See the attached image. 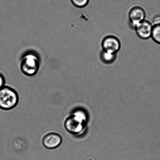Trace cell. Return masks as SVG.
I'll return each instance as SVG.
<instances>
[{"label": "cell", "instance_id": "cell-8", "mask_svg": "<svg viewBox=\"0 0 160 160\" xmlns=\"http://www.w3.org/2000/svg\"><path fill=\"white\" fill-rule=\"evenodd\" d=\"M99 58L102 62L106 65L112 64L116 61L117 54L102 50L99 54Z\"/></svg>", "mask_w": 160, "mask_h": 160}, {"label": "cell", "instance_id": "cell-2", "mask_svg": "<svg viewBox=\"0 0 160 160\" xmlns=\"http://www.w3.org/2000/svg\"><path fill=\"white\" fill-rule=\"evenodd\" d=\"M88 125V119L84 113L77 111L67 118L65 126L66 130L73 135L79 134L83 131Z\"/></svg>", "mask_w": 160, "mask_h": 160}, {"label": "cell", "instance_id": "cell-5", "mask_svg": "<svg viewBox=\"0 0 160 160\" xmlns=\"http://www.w3.org/2000/svg\"><path fill=\"white\" fill-rule=\"evenodd\" d=\"M147 14L145 10L140 6H136L129 11L128 18L129 24L132 29L145 20Z\"/></svg>", "mask_w": 160, "mask_h": 160}, {"label": "cell", "instance_id": "cell-4", "mask_svg": "<svg viewBox=\"0 0 160 160\" xmlns=\"http://www.w3.org/2000/svg\"><path fill=\"white\" fill-rule=\"evenodd\" d=\"M101 46L102 50L117 54L122 48V42L116 36L108 35L102 39Z\"/></svg>", "mask_w": 160, "mask_h": 160}, {"label": "cell", "instance_id": "cell-1", "mask_svg": "<svg viewBox=\"0 0 160 160\" xmlns=\"http://www.w3.org/2000/svg\"><path fill=\"white\" fill-rule=\"evenodd\" d=\"M40 66V57L34 51H28L22 57L20 68L22 72L26 76L35 75L39 70Z\"/></svg>", "mask_w": 160, "mask_h": 160}, {"label": "cell", "instance_id": "cell-11", "mask_svg": "<svg viewBox=\"0 0 160 160\" xmlns=\"http://www.w3.org/2000/svg\"><path fill=\"white\" fill-rule=\"evenodd\" d=\"M153 25L160 24V15L158 14L155 15L152 19V22Z\"/></svg>", "mask_w": 160, "mask_h": 160}, {"label": "cell", "instance_id": "cell-9", "mask_svg": "<svg viewBox=\"0 0 160 160\" xmlns=\"http://www.w3.org/2000/svg\"><path fill=\"white\" fill-rule=\"evenodd\" d=\"M151 38L155 43L160 44V24L153 26Z\"/></svg>", "mask_w": 160, "mask_h": 160}, {"label": "cell", "instance_id": "cell-3", "mask_svg": "<svg viewBox=\"0 0 160 160\" xmlns=\"http://www.w3.org/2000/svg\"><path fill=\"white\" fill-rule=\"evenodd\" d=\"M18 93L13 88L5 86L0 89V108L8 111L15 108L18 102Z\"/></svg>", "mask_w": 160, "mask_h": 160}, {"label": "cell", "instance_id": "cell-10", "mask_svg": "<svg viewBox=\"0 0 160 160\" xmlns=\"http://www.w3.org/2000/svg\"><path fill=\"white\" fill-rule=\"evenodd\" d=\"M73 4L76 7L82 8L88 5L89 0H71Z\"/></svg>", "mask_w": 160, "mask_h": 160}, {"label": "cell", "instance_id": "cell-7", "mask_svg": "<svg viewBox=\"0 0 160 160\" xmlns=\"http://www.w3.org/2000/svg\"><path fill=\"white\" fill-rule=\"evenodd\" d=\"M62 142V139L58 133L51 132L45 135L43 138L42 142L46 148L52 149L59 147Z\"/></svg>", "mask_w": 160, "mask_h": 160}, {"label": "cell", "instance_id": "cell-12", "mask_svg": "<svg viewBox=\"0 0 160 160\" xmlns=\"http://www.w3.org/2000/svg\"><path fill=\"white\" fill-rule=\"evenodd\" d=\"M5 77L2 73L0 72V89L5 86Z\"/></svg>", "mask_w": 160, "mask_h": 160}, {"label": "cell", "instance_id": "cell-6", "mask_svg": "<svg viewBox=\"0 0 160 160\" xmlns=\"http://www.w3.org/2000/svg\"><path fill=\"white\" fill-rule=\"evenodd\" d=\"M153 25L151 22L145 19L134 28L137 35L142 40L151 38Z\"/></svg>", "mask_w": 160, "mask_h": 160}]
</instances>
